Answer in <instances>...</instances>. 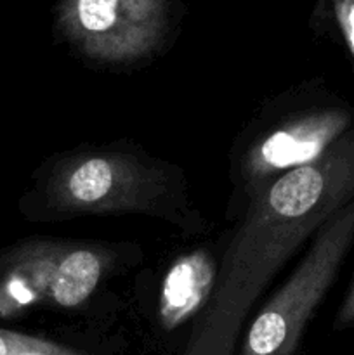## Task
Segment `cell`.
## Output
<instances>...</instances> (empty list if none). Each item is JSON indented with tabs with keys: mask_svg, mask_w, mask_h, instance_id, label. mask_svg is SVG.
Masks as SVG:
<instances>
[{
	"mask_svg": "<svg viewBox=\"0 0 354 355\" xmlns=\"http://www.w3.org/2000/svg\"><path fill=\"white\" fill-rule=\"evenodd\" d=\"M353 201L354 130H347L321 158L283 173L253 196L183 355H233L239 328L267 283L312 232Z\"/></svg>",
	"mask_w": 354,
	"mask_h": 355,
	"instance_id": "obj_1",
	"label": "cell"
},
{
	"mask_svg": "<svg viewBox=\"0 0 354 355\" xmlns=\"http://www.w3.org/2000/svg\"><path fill=\"white\" fill-rule=\"evenodd\" d=\"M353 243L354 201L318 229L307 255L252 322L242 355L295 354Z\"/></svg>",
	"mask_w": 354,
	"mask_h": 355,
	"instance_id": "obj_2",
	"label": "cell"
},
{
	"mask_svg": "<svg viewBox=\"0 0 354 355\" xmlns=\"http://www.w3.org/2000/svg\"><path fill=\"white\" fill-rule=\"evenodd\" d=\"M169 9V0H61L58 30L85 58L125 64L162 45Z\"/></svg>",
	"mask_w": 354,
	"mask_h": 355,
	"instance_id": "obj_3",
	"label": "cell"
},
{
	"mask_svg": "<svg viewBox=\"0 0 354 355\" xmlns=\"http://www.w3.org/2000/svg\"><path fill=\"white\" fill-rule=\"evenodd\" d=\"M47 194L51 207L66 214H149L165 194V177L130 155L94 153L58 166Z\"/></svg>",
	"mask_w": 354,
	"mask_h": 355,
	"instance_id": "obj_4",
	"label": "cell"
},
{
	"mask_svg": "<svg viewBox=\"0 0 354 355\" xmlns=\"http://www.w3.org/2000/svg\"><path fill=\"white\" fill-rule=\"evenodd\" d=\"M106 267L99 250L38 243L0 259V315H14L38 302L73 309L96 291Z\"/></svg>",
	"mask_w": 354,
	"mask_h": 355,
	"instance_id": "obj_5",
	"label": "cell"
},
{
	"mask_svg": "<svg viewBox=\"0 0 354 355\" xmlns=\"http://www.w3.org/2000/svg\"><path fill=\"white\" fill-rule=\"evenodd\" d=\"M349 125L351 116L344 110L311 111L257 141L242 163V175L250 193L255 196L278 173H287L321 158L349 130Z\"/></svg>",
	"mask_w": 354,
	"mask_h": 355,
	"instance_id": "obj_6",
	"label": "cell"
},
{
	"mask_svg": "<svg viewBox=\"0 0 354 355\" xmlns=\"http://www.w3.org/2000/svg\"><path fill=\"white\" fill-rule=\"evenodd\" d=\"M215 262L203 250L183 257L167 274L160 297V321L170 331L193 318L214 291Z\"/></svg>",
	"mask_w": 354,
	"mask_h": 355,
	"instance_id": "obj_7",
	"label": "cell"
},
{
	"mask_svg": "<svg viewBox=\"0 0 354 355\" xmlns=\"http://www.w3.org/2000/svg\"><path fill=\"white\" fill-rule=\"evenodd\" d=\"M318 10L333 21L354 62V0H318Z\"/></svg>",
	"mask_w": 354,
	"mask_h": 355,
	"instance_id": "obj_8",
	"label": "cell"
},
{
	"mask_svg": "<svg viewBox=\"0 0 354 355\" xmlns=\"http://www.w3.org/2000/svg\"><path fill=\"white\" fill-rule=\"evenodd\" d=\"M12 355H83L75 350L65 349L56 343L45 342V340L35 338V336L21 335L19 345Z\"/></svg>",
	"mask_w": 354,
	"mask_h": 355,
	"instance_id": "obj_9",
	"label": "cell"
},
{
	"mask_svg": "<svg viewBox=\"0 0 354 355\" xmlns=\"http://www.w3.org/2000/svg\"><path fill=\"white\" fill-rule=\"evenodd\" d=\"M354 324V281L349 288V293H347L346 300L342 302V307H340L339 314H337V322L335 328H346V326Z\"/></svg>",
	"mask_w": 354,
	"mask_h": 355,
	"instance_id": "obj_10",
	"label": "cell"
},
{
	"mask_svg": "<svg viewBox=\"0 0 354 355\" xmlns=\"http://www.w3.org/2000/svg\"><path fill=\"white\" fill-rule=\"evenodd\" d=\"M19 333L0 329V355H12L19 345Z\"/></svg>",
	"mask_w": 354,
	"mask_h": 355,
	"instance_id": "obj_11",
	"label": "cell"
}]
</instances>
